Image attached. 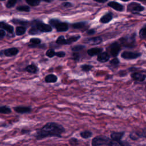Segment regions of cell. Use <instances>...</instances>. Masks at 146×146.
I'll return each instance as SVG.
<instances>
[{
    "label": "cell",
    "instance_id": "1",
    "mask_svg": "<svg viewBox=\"0 0 146 146\" xmlns=\"http://www.w3.org/2000/svg\"><path fill=\"white\" fill-rule=\"evenodd\" d=\"M66 131L64 127L55 122H48L40 128L36 129L34 137L36 140H40L47 137H62V134Z\"/></svg>",
    "mask_w": 146,
    "mask_h": 146
},
{
    "label": "cell",
    "instance_id": "2",
    "mask_svg": "<svg viewBox=\"0 0 146 146\" xmlns=\"http://www.w3.org/2000/svg\"><path fill=\"white\" fill-rule=\"evenodd\" d=\"M136 34L126 35L121 37L119 39L120 44L124 47L133 48L136 46Z\"/></svg>",
    "mask_w": 146,
    "mask_h": 146
},
{
    "label": "cell",
    "instance_id": "3",
    "mask_svg": "<svg viewBox=\"0 0 146 146\" xmlns=\"http://www.w3.org/2000/svg\"><path fill=\"white\" fill-rule=\"evenodd\" d=\"M49 25L56 29L58 32H64L68 30L69 28L68 24L66 22H60L57 19H51L49 21Z\"/></svg>",
    "mask_w": 146,
    "mask_h": 146
},
{
    "label": "cell",
    "instance_id": "4",
    "mask_svg": "<svg viewBox=\"0 0 146 146\" xmlns=\"http://www.w3.org/2000/svg\"><path fill=\"white\" fill-rule=\"evenodd\" d=\"M111 140L106 136L100 135L94 137L91 141L92 146H102L108 145Z\"/></svg>",
    "mask_w": 146,
    "mask_h": 146
},
{
    "label": "cell",
    "instance_id": "5",
    "mask_svg": "<svg viewBox=\"0 0 146 146\" xmlns=\"http://www.w3.org/2000/svg\"><path fill=\"white\" fill-rule=\"evenodd\" d=\"M32 25L34 26L40 33H48L52 31V27L48 24L44 23L40 21H34Z\"/></svg>",
    "mask_w": 146,
    "mask_h": 146
},
{
    "label": "cell",
    "instance_id": "6",
    "mask_svg": "<svg viewBox=\"0 0 146 146\" xmlns=\"http://www.w3.org/2000/svg\"><path fill=\"white\" fill-rule=\"evenodd\" d=\"M120 50H121L120 44L116 42L111 43L107 48V53L109 54V55H111L115 58L117 56Z\"/></svg>",
    "mask_w": 146,
    "mask_h": 146
},
{
    "label": "cell",
    "instance_id": "7",
    "mask_svg": "<svg viewBox=\"0 0 146 146\" xmlns=\"http://www.w3.org/2000/svg\"><path fill=\"white\" fill-rule=\"evenodd\" d=\"M127 11L133 13L137 14L144 10V7L137 2H131L127 6Z\"/></svg>",
    "mask_w": 146,
    "mask_h": 146
},
{
    "label": "cell",
    "instance_id": "8",
    "mask_svg": "<svg viewBox=\"0 0 146 146\" xmlns=\"http://www.w3.org/2000/svg\"><path fill=\"white\" fill-rule=\"evenodd\" d=\"M141 54L137 52H132V51H124L121 54V57L123 59L130 60L135 59L141 56Z\"/></svg>",
    "mask_w": 146,
    "mask_h": 146
},
{
    "label": "cell",
    "instance_id": "9",
    "mask_svg": "<svg viewBox=\"0 0 146 146\" xmlns=\"http://www.w3.org/2000/svg\"><path fill=\"white\" fill-rule=\"evenodd\" d=\"M13 110L15 112L19 114L30 113L32 111V108L30 106H16L13 107Z\"/></svg>",
    "mask_w": 146,
    "mask_h": 146
},
{
    "label": "cell",
    "instance_id": "10",
    "mask_svg": "<svg viewBox=\"0 0 146 146\" xmlns=\"http://www.w3.org/2000/svg\"><path fill=\"white\" fill-rule=\"evenodd\" d=\"M19 52V50L16 47H11L3 51V54L6 56H13L16 55Z\"/></svg>",
    "mask_w": 146,
    "mask_h": 146
},
{
    "label": "cell",
    "instance_id": "11",
    "mask_svg": "<svg viewBox=\"0 0 146 146\" xmlns=\"http://www.w3.org/2000/svg\"><path fill=\"white\" fill-rule=\"evenodd\" d=\"M107 5L117 11H122L124 10V6L120 3L115 1L110 2L108 3Z\"/></svg>",
    "mask_w": 146,
    "mask_h": 146
},
{
    "label": "cell",
    "instance_id": "12",
    "mask_svg": "<svg viewBox=\"0 0 146 146\" xmlns=\"http://www.w3.org/2000/svg\"><path fill=\"white\" fill-rule=\"evenodd\" d=\"M124 135V132H113L111 133V138L112 140L119 143L121 140L123 136Z\"/></svg>",
    "mask_w": 146,
    "mask_h": 146
},
{
    "label": "cell",
    "instance_id": "13",
    "mask_svg": "<svg viewBox=\"0 0 146 146\" xmlns=\"http://www.w3.org/2000/svg\"><path fill=\"white\" fill-rule=\"evenodd\" d=\"M131 77L135 80L139 82H143L146 78V75L140 72H135L131 74Z\"/></svg>",
    "mask_w": 146,
    "mask_h": 146
},
{
    "label": "cell",
    "instance_id": "14",
    "mask_svg": "<svg viewBox=\"0 0 146 146\" xmlns=\"http://www.w3.org/2000/svg\"><path fill=\"white\" fill-rule=\"evenodd\" d=\"M110 59V55L107 52H102L98 55L97 60L99 62L104 63Z\"/></svg>",
    "mask_w": 146,
    "mask_h": 146
},
{
    "label": "cell",
    "instance_id": "15",
    "mask_svg": "<svg viewBox=\"0 0 146 146\" xmlns=\"http://www.w3.org/2000/svg\"><path fill=\"white\" fill-rule=\"evenodd\" d=\"M85 42L90 44H99L102 42V39L100 36H95L87 38Z\"/></svg>",
    "mask_w": 146,
    "mask_h": 146
},
{
    "label": "cell",
    "instance_id": "16",
    "mask_svg": "<svg viewBox=\"0 0 146 146\" xmlns=\"http://www.w3.org/2000/svg\"><path fill=\"white\" fill-rule=\"evenodd\" d=\"M0 28H1L2 30L6 31L10 34H13L14 32V28L11 25H10L8 23H6L4 22H0Z\"/></svg>",
    "mask_w": 146,
    "mask_h": 146
},
{
    "label": "cell",
    "instance_id": "17",
    "mask_svg": "<svg viewBox=\"0 0 146 146\" xmlns=\"http://www.w3.org/2000/svg\"><path fill=\"white\" fill-rule=\"evenodd\" d=\"M113 16L111 13H108L103 15L100 19V22L102 23H107L112 19Z\"/></svg>",
    "mask_w": 146,
    "mask_h": 146
},
{
    "label": "cell",
    "instance_id": "18",
    "mask_svg": "<svg viewBox=\"0 0 146 146\" xmlns=\"http://www.w3.org/2000/svg\"><path fill=\"white\" fill-rule=\"evenodd\" d=\"M103 51L102 48H92L87 50V54L90 56H93L96 55H99Z\"/></svg>",
    "mask_w": 146,
    "mask_h": 146
},
{
    "label": "cell",
    "instance_id": "19",
    "mask_svg": "<svg viewBox=\"0 0 146 146\" xmlns=\"http://www.w3.org/2000/svg\"><path fill=\"white\" fill-rule=\"evenodd\" d=\"M25 70L27 72L31 74H36L38 71V68L35 64H31L26 66V67L25 68Z\"/></svg>",
    "mask_w": 146,
    "mask_h": 146
},
{
    "label": "cell",
    "instance_id": "20",
    "mask_svg": "<svg viewBox=\"0 0 146 146\" xmlns=\"http://www.w3.org/2000/svg\"><path fill=\"white\" fill-rule=\"evenodd\" d=\"M41 40L39 38H33L29 41V47H36L40 44Z\"/></svg>",
    "mask_w": 146,
    "mask_h": 146
},
{
    "label": "cell",
    "instance_id": "21",
    "mask_svg": "<svg viewBox=\"0 0 146 146\" xmlns=\"http://www.w3.org/2000/svg\"><path fill=\"white\" fill-rule=\"evenodd\" d=\"M87 23L86 22H80L74 23L72 25V27L75 29H85L87 27Z\"/></svg>",
    "mask_w": 146,
    "mask_h": 146
},
{
    "label": "cell",
    "instance_id": "22",
    "mask_svg": "<svg viewBox=\"0 0 146 146\" xmlns=\"http://www.w3.org/2000/svg\"><path fill=\"white\" fill-rule=\"evenodd\" d=\"M58 80V78L56 75H54V74H49L47 75L45 78H44V80L46 83H55Z\"/></svg>",
    "mask_w": 146,
    "mask_h": 146
},
{
    "label": "cell",
    "instance_id": "23",
    "mask_svg": "<svg viewBox=\"0 0 146 146\" xmlns=\"http://www.w3.org/2000/svg\"><path fill=\"white\" fill-rule=\"evenodd\" d=\"M92 135H93L92 132L91 131H88V130L82 131L80 133V137H82L83 139H88V138L92 137Z\"/></svg>",
    "mask_w": 146,
    "mask_h": 146
},
{
    "label": "cell",
    "instance_id": "24",
    "mask_svg": "<svg viewBox=\"0 0 146 146\" xmlns=\"http://www.w3.org/2000/svg\"><path fill=\"white\" fill-rule=\"evenodd\" d=\"M80 38V35H74L66 39V44H70L74 42H76Z\"/></svg>",
    "mask_w": 146,
    "mask_h": 146
},
{
    "label": "cell",
    "instance_id": "25",
    "mask_svg": "<svg viewBox=\"0 0 146 146\" xmlns=\"http://www.w3.org/2000/svg\"><path fill=\"white\" fill-rule=\"evenodd\" d=\"M11 112V109L7 106H2L0 107V113L10 114Z\"/></svg>",
    "mask_w": 146,
    "mask_h": 146
},
{
    "label": "cell",
    "instance_id": "26",
    "mask_svg": "<svg viewBox=\"0 0 146 146\" xmlns=\"http://www.w3.org/2000/svg\"><path fill=\"white\" fill-rule=\"evenodd\" d=\"M26 30V29L25 26H18L16 27L15 34L17 35H18V36L22 35L25 33Z\"/></svg>",
    "mask_w": 146,
    "mask_h": 146
},
{
    "label": "cell",
    "instance_id": "27",
    "mask_svg": "<svg viewBox=\"0 0 146 146\" xmlns=\"http://www.w3.org/2000/svg\"><path fill=\"white\" fill-rule=\"evenodd\" d=\"M139 37L142 39H146V25L143 26L139 31Z\"/></svg>",
    "mask_w": 146,
    "mask_h": 146
},
{
    "label": "cell",
    "instance_id": "28",
    "mask_svg": "<svg viewBox=\"0 0 146 146\" xmlns=\"http://www.w3.org/2000/svg\"><path fill=\"white\" fill-rule=\"evenodd\" d=\"M137 136L139 137H144L146 138V128H144L143 129H141L139 131H136L135 132Z\"/></svg>",
    "mask_w": 146,
    "mask_h": 146
},
{
    "label": "cell",
    "instance_id": "29",
    "mask_svg": "<svg viewBox=\"0 0 146 146\" xmlns=\"http://www.w3.org/2000/svg\"><path fill=\"white\" fill-rule=\"evenodd\" d=\"M68 143H69V144L71 146H77L79 144V140H78V139H76L75 137H71L69 139Z\"/></svg>",
    "mask_w": 146,
    "mask_h": 146
},
{
    "label": "cell",
    "instance_id": "30",
    "mask_svg": "<svg viewBox=\"0 0 146 146\" xmlns=\"http://www.w3.org/2000/svg\"><path fill=\"white\" fill-rule=\"evenodd\" d=\"M29 5L30 6H36L39 5L40 0H25Z\"/></svg>",
    "mask_w": 146,
    "mask_h": 146
},
{
    "label": "cell",
    "instance_id": "31",
    "mask_svg": "<svg viewBox=\"0 0 146 146\" xmlns=\"http://www.w3.org/2000/svg\"><path fill=\"white\" fill-rule=\"evenodd\" d=\"M17 10L19 11H25V12H29L30 11V8L28 6L26 5H21L17 7Z\"/></svg>",
    "mask_w": 146,
    "mask_h": 146
},
{
    "label": "cell",
    "instance_id": "32",
    "mask_svg": "<svg viewBox=\"0 0 146 146\" xmlns=\"http://www.w3.org/2000/svg\"><path fill=\"white\" fill-rule=\"evenodd\" d=\"M56 43L58 44H66V39L63 35L59 36L56 40Z\"/></svg>",
    "mask_w": 146,
    "mask_h": 146
},
{
    "label": "cell",
    "instance_id": "33",
    "mask_svg": "<svg viewBox=\"0 0 146 146\" xmlns=\"http://www.w3.org/2000/svg\"><path fill=\"white\" fill-rule=\"evenodd\" d=\"M20 0H8L7 3H6V7L7 8H11L14 7L15 4Z\"/></svg>",
    "mask_w": 146,
    "mask_h": 146
},
{
    "label": "cell",
    "instance_id": "34",
    "mask_svg": "<svg viewBox=\"0 0 146 146\" xmlns=\"http://www.w3.org/2000/svg\"><path fill=\"white\" fill-rule=\"evenodd\" d=\"M92 68H93V66L92 65H90V64H83V65L81 66L82 70L84 71V72H88Z\"/></svg>",
    "mask_w": 146,
    "mask_h": 146
},
{
    "label": "cell",
    "instance_id": "35",
    "mask_svg": "<svg viewBox=\"0 0 146 146\" xmlns=\"http://www.w3.org/2000/svg\"><path fill=\"white\" fill-rule=\"evenodd\" d=\"M29 33L30 35H36V34H40L39 33V31L37 30V29L33 25H32L31 27L30 28V29L29 31Z\"/></svg>",
    "mask_w": 146,
    "mask_h": 146
},
{
    "label": "cell",
    "instance_id": "36",
    "mask_svg": "<svg viewBox=\"0 0 146 146\" xmlns=\"http://www.w3.org/2000/svg\"><path fill=\"white\" fill-rule=\"evenodd\" d=\"M14 23H17V24H19V25H23L25 26V25H26L28 22L27 21H22V20H20V19H14L11 21Z\"/></svg>",
    "mask_w": 146,
    "mask_h": 146
},
{
    "label": "cell",
    "instance_id": "37",
    "mask_svg": "<svg viewBox=\"0 0 146 146\" xmlns=\"http://www.w3.org/2000/svg\"><path fill=\"white\" fill-rule=\"evenodd\" d=\"M84 47H85V46L83 45H76V46H74L71 48V50L73 52H78V51L83 50Z\"/></svg>",
    "mask_w": 146,
    "mask_h": 146
},
{
    "label": "cell",
    "instance_id": "38",
    "mask_svg": "<svg viewBox=\"0 0 146 146\" xmlns=\"http://www.w3.org/2000/svg\"><path fill=\"white\" fill-rule=\"evenodd\" d=\"M55 53L56 52H55L54 50V49H49L47 51H46V55L49 57V58H52L53 56H54L55 55Z\"/></svg>",
    "mask_w": 146,
    "mask_h": 146
},
{
    "label": "cell",
    "instance_id": "39",
    "mask_svg": "<svg viewBox=\"0 0 146 146\" xmlns=\"http://www.w3.org/2000/svg\"><path fill=\"white\" fill-rule=\"evenodd\" d=\"M119 60L117 58H114L113 59H112L111 61H110V64L111 65H112V66H117L119 64Z\"/></svg>",
    "mask_w": 146,
    "mask_h": 146
},
{
    "label": "cell",
    "instance_id": "40",
    "mask_svg": "<svg viewBox=\"0 0 146 146\" xmlns=\"http://www.w3.org/2000/svg\"><path fill=\"white\" fill-rule=\"evenodd\" d=\"M72 57L75 61H78L80 59V55L77 52H74L72 54Z\"/></svg>",
    "mask_w": 146,
    "mask_h": 146
},
{
    "label": "cell",
    "instance_id": "41",
    "mask_svg": "<svg viewBox=\"0 0 146 146\" xmlns=\"http://www.w3.org/2000/svg\"><path fill=\"white\" fill-rule=\"evenodd\" d=\"M129 137L132 140H136L139 139V137L137 136V135L135 132H131L129 134Z\"/></svg>",
    "mask_w": 146,
    "mask_h": 146
},
{
    "label": "cell",
    "instance_id": "42",
    "mask_svg": "<svg viewBox=\"0 0 146 146\" xmlns=\"http://www.w3.org/2000/svg\"><path fill=\"white\" fill-rule=\"evenodd\" d=\"M118 143L119 144L120 146H131L130 145V144L128 141H127L125 140H123V141L121 140Z\"/></svg>",
    "mask_w": 146,
    "mask_h": 146
},
{
    "label": "cell",
    "instance_id": "43",
    "mask_svg": "<svg viewBox=\"0 0 146 146\" xmlns=\"http://www.w3.org/2000/svg\"><path fill=\"white\" fill-rule=\"evenodd\" d=\"M65 55H66L65 52L64 51H58L55 53V55L59 58H63L65 56Z\"/></svg>",
    "mask_w": 146,
    "mask_h": 146
},
{
    "label": "cell",
    "instance_id": "44",
    "mask_svg": "<svg viewBox=\"0 0 146 146\" xmlns=\"http://www.w3.org/2000/svg\"><path fill=\"white\" fill-rule=\"evenodd\" d=\"M108 146H120L119 144L116 141H113L112 140H111L110 143H108V144L107 145Z\"/></svg>",
    "mask_w": 146,
    "mask_h": 146
},
{
    "label": "cell",
    "instance_id": "45",
    "mask_svg": "<svg viewBox=\"0 0 146 146\" xmlns=\"http://www.w3.org/2000/svg\"><path fill=\"white\" fill-rule=\"evenodd\" d=\"M62 5V6H63L64 7H70L72 6V5L70 2H68L63 3Z\"/></svg>",
    "mask_w": 146,
    "mask_h": 146
},
{
    "label": "cell",
    "instance_id": "46",
    "mask_svg": "<svg viewBox=\"0 0 146 146\" xmlns=\"http://www.w3.org/2000/svg\"><path fill=\"white\" fill-rule=\"evenodd\" d=\"M5 35H6L5 31L2 29L0 30V39L3 38L5 36Z\"/></svg>",
    "mask_w": 146,
    "mask_h": 146
},
{
    "label": "cell",
    "instance_id": "47",
    "mask_svg": "<svg viewBox=\"0 0 146 146\" xmlns=\"http://www.w3.org/2000/svg\"><path fill=\"white\" fill-rule=\"evenodd\" d=\"M95 32H96V31L94 29H90V30H88L86 33L88 35H92V34H95Z\"/></svg>",
    "mask_w": 146,
    "mask_h": 146
},
{
    "label": "cell",
    "instance_id": "48",
    "mask_svg": "<svg viewBox=\"0 0 146 146\" xmlns=\"http://www.w3.org/2000/svg\"><path fill=\"white\" fill-rule=\"evenodd\" d=\"M30 132H31L30 130L26 129H22L21 130V133L22 134H28V133H30Z\"/></svg>",
    "mask_w": 146,
    "mask_h": 146
},
{
    "label": "cell",
    "instance_id": "49",
    "mask_svg": "<svg viewBox=\"0 0 146 146\" xmlns=\"http://www.w3.org/2000/svg\"><path fill=\"white\" fill-rule=\"evenodd\" d=\"M94 1L95 2H99V3H104L106 2H107L108 0H94Z\"/></svg>",
    "mask_w": 146,
    "mask_h": 146
},
{
    "label": "cell",
    "instance_id": "50",
    "mask_svg": "<svg viewBox=\"0 0 146 146\" xmlns=\"http://www.w3.org/2000/svg\"><path fill=\"white\" fill-rule=\"evenodd\" d=\"M43 1L44 2H51V1H52L53 0H43Z\"/></svg>",
    "mask_w": 146,
    "mask_h": 146
},
{
    "label": "cell",
    "instance_id": "51",
    "mask_svg": "<svg viewBox=\"0 0 146 146\" xmlns=\"http://www.w3.org/2000/svg\"><path fill=\"white\" fill-rule=\"evenodd\" d=\"M120 1H123V2H128V1H130V0H120Z\"/></svg>",
    "mask_w": 146,
    "mask_h": 146
},
{
    "label": "cell",
    "instance_id": "52",
    "mask_svg": "<svg viewBox=\"0 0 146 146\" xmlns=\"http://www.w3.org/2000/svg\"><path fill=\"white\" fill-rule=\"evenodd\" d=\"M137 1H145V0H137Z\"/></svg>",
    "mask_w": 146,
    "mask_h": 146
},
{
    "label": "cell",
    "instance_id": "53",
    "mask_svg": "<svg viewBox=\"0 0 146 146\" xmlns=\"http://www.w3.org/2000/svg\"><path fill=\"white\" fill-rule=\"evenodd\" d=\"M0 1H5V0H0Z\"/></svg>",
    "mask_w": 146,
    "mask_h": 146
},
{
    "label": "cell",
    "instance_id": "54",
    "mask_svg": "<svg viewBox=\"0 0 146 146\" xmlns=\"http://www.w3.org/2000/svg\"><path fill=\"white\" fill-rule=\"evenodd\" d=\"M145 47H146V44H145Z\"/></svg>",
    "mask_w": 146,
    "mask_h": 146
},
{
    "label": "cell",
    "instance_id": "55",
    "mask_svg": "<svg viewBox=\"0 0 146 146\" xmlns=\"http://www.w3.org/2000/svg\"><path fill=\"white\" fill-rule=\"evenodd\" d=\"M62 1H66V0H62Z\"/></svg>",
    "mask_w": 146,
    "mask_h": 146
}]
</instances>
